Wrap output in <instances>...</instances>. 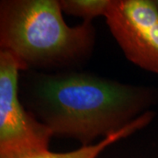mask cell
Returning <instances> with one entry per match:
<instances>
[{
	"label": "cell",
	"mask_w": 158,
	"mask_h": 158,
	"mask_svg": "<svg viewBox=\"0 0 158 158\" xmlns=\"http://www.w3.org/2000/svg\"><path fill=\"white\" fill-rule=\"evenodd\" d=\"M20 100L54 136L82 146L120 131L158 102V90L81 70L21 71Z\"/></svg>",
	"instance_id": "6da1fadb"
},
{
	"label": "cell",
	"mask_w": 158,
	"mask_h": 158,
	"mask_svg": "<svg viewBox=\"0 0 158 158\" xmlns=\"http://www.w3.org/2000/svg\"><path fill=\"white\" fill-rule=\"evenodd\" d=\"M95 44L92 22L68 26L58 0L0 2V50L11 53L21 71L81 70Z\"/></svg>",
	"instance_id": "7a4b0ae2"
},
{
	"label": "cell",
	"mask_w": 158,
	"mask_h": 158,
	"mask_svg": "<svg viewBox=\"0 0 158 158\" xmlns=\"http://www.w3.org/2000/svg\"><path fill=\"white\" fill-rule=\"evenodd\" d=\"M20 72L15 57L0 50V158H28L48 152L54 136L20 100Z\"/></svg>",
	"instance_id": "3957f363"
},
{
	"label": "cell",
	"mask_w": 158,
	"mask_h": 158,
	"mask_svg": "<svg viewBox=\"0 0 158 158\" xmlns=\"http://www.w3.org/2000/svg\"><path fill=\"white\" fill-rule=\"evenodd\" d=\"M108 28L127 60L158 74V6L151 0H111Z\"/></svg>",
	"instance_id": "277c9868"
},
{
	"label": "cell",
	"mask_w": 158,
	"mask_h": 158,
	"mask_svg": "<svg viewBox=\"0 0 158 158\" xmlns=\"http://www.w3.org/2000/svg\"><path fill=\"white\" fill-rule=\"evenodd\" d=\"M156 113L152 111H148L142 114L135 120H134L131 124L126 127L120 131H118L113 135L103 138L101 141L98 143L89 145V146H82L77 149H75L69 152H48L36 155L28 158H98L106 148L111 146L112 144L120 141L124 138L128 137L135 132L144 128L149 124L155 117Z\"/></svg>",
	"instance_id": "5b68a950"
},
{
	"label": "cell",
	"mask_w": 158,
	"mask_h": 158,
	"mask_svg": "<svg viewBox=\"0 0 158 158\" xmlns=\"http://www.w3.org/2000/svg\"><path fill=\"white\" fill-rule=\"evenodd\" d=\"M111 0H60L62 12L92 22V19L105 16Z\"/></svg>",
	"instance_id": "8992f818"
},
{
	"label": "cell",
	"mask_w": 158,
	"mask_h": 158,
	"mask_svg": "<svg viewBox=\"0 0 158 158\" xmlns=\"http://www.w3.org/2000/svg\"><path fill=\"white\" fill-rule=\"evenodd\" d=\"M156 2H157V6H158V1H156Z\"/></svg>",
	"instance_id": "52a82bcc"
}]
</instances>
